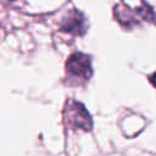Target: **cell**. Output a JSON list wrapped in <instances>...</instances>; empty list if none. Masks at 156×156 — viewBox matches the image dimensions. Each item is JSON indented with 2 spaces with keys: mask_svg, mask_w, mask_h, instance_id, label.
<instances>
[{
  "mask_svg": "<svg viewBox=\"0 0 156 156\" xmlns=\"http://www.w3.org/2000/svg\"><path fill=\"white\" fill-rule=\"evenodd\" d=\"M113 17L124 29L128 30L139 27L140 21H143L135 9H130L124 4H116L113 6Z\"/></svg>",
  "mask_w": 156,
  "mask_h": 156,
  "instance_id": "4",
  "label": "cell"
},
{
  "mask_svg": "<svg viewBox=\"0 0 156 156\" xmlns=\"http://www.w3.org/2000/svg\"><path fill=\"white\" fill-rule=\"evenodd\" d=\"M149 80H150V83L156 88V72H154L151 76H150V78H149Z\"/></svg>",
  "mask_w": 156,
  "mask_h": 156,
  "instance_id": "6",
  "label": "cell"
},
{
  "mask_svg": "<svg viewBox=\"0 0 156 156\" xmlns=\"http://www.w3.org/2000/svg\"><path fill=\"white\" fill-rule=\"evenodd\" d=\"M63 121L68 128L90 132L93 128V118L84 105L76 100H67L63 108Z\"/></svg>",
  "mask_w": 156,
  "mask_h": 156,
  "instance_id": "2",
  "label": "cell"
},
{
  "mask_svg": "<svg viewBox=\"0 0 156 156\" xmlns=\"http://www.w3.org/2000/svg\"><path fill=\"white\" fill-rule=\"evenodd\" d=\"M10 1H16V0H10Z\"/></svg>",
  "mask_w": 156,
  "mask_h": 156,
  "instance_id": "7",
  "label": "cell"
},
{
  "mask_svg": "<svg viewBox=\"0 0 156 156\" xmlns=\"http://www.w3.org/2000/svg\"><path fill=\"white\" fill-rule=\"evenodd\" d=\"M66 79L69 85H83L93 77V60L91 56L80 51L72 52L65 63Z\"/></svg>",
  "mask_w": 156,
  "mask_h": 156,
  "instance_id": "1",
  "label": "cell"
},
{
  "mask_svg": "<svg viewBox=\"0 0 156 156\" xmlns=\"http://www.w3.org/2000/svg\"><path fill=\"white\" fill-rule=\"evenodd\" d=\"M138 15L140 16V18L145 22L156 24V13L154 11V9L145 1H141V5L139 7H135Z\"/></svg>",
  "mask_w": 156,
  "mask_h": 156,
  "instance_id": "5",
  "label": "cell"
},
{
  "mask_svg": "<svg viewBox=\"0 0 156 156\" xmlns=\"http://www.w3.org/2000/svg\"><path fill=\"white\" fill-rule=\"evenodd\" d=\"M58 30L73 37H83L88 30V20L82 11L71 9L61 17Z\"/></svg>",
  "mask_w": 156,
  "mask_h": 156,
  "instance_id": "3",
  "label": "cell"
}]
</instances>
